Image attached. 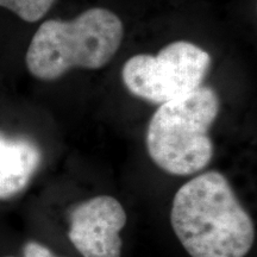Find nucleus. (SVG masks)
Returning <instances> with one entry per match:
<instances>
[{
  "mask_svg": "<svg viewBox=\"0 0 257 257\" xmlns=\"http://www.w3.org/2000/svg\"><path fill=\"white\" fill-rule=\"evenodd\" d=\"M170 223L192 257H244L255 227L223 174L207 172L176 192Z\"/></svg>",
  "mask_w": 257,
  "mask_h": 257,
  "instance_id": "1",
  "label": "nucleus"
},
{
  "mask_svg": "<svg viewBox=\"0 0 257 257\" xmlns=\"http://www.w3.org/2000/svg\"><path fill=\"white\" fill-rule=\"evenodd\" d=\"M124 27L110 10L92 8L72 21L49 19L30 42L25 62L32 76L54 81L74 68L100 69L120 48Z\"/></svg>",
  "mask_w": 257,
  "mask_h": 257,
  "instance_id": "2",
  "label": "nucleus"
},
{
  "mask_svg": "<svg viewBox=\"0 0 257 257\" xmlns=\"http://www.w3.org/2000/svg\"><path fill=\"white\" fill-rule=\"evenodd\" d=\"M219 108V96L207 86L161 104L147 128L150 159L173 175H191L204 169L213 156L208 133Z\"/></svg>",
  "mask_w": 257,
  "mask_h": 257,
  "instance_id": "3",
  "label": "nucleus"
},
{
  "mask_svg": "<svg viewBox=\"0 0 257 257\" xmlns=\"http://www.w3.org/2000/svg\"><path fill=\"white\" fill-rule=\"evenodd\" d=\"M211 62L210 54L197 44L175 41L157 55L130 57L121 69V79L131 94L161 105L200 87Z\"/></svg>",
  "mask_w": 257,
  "mask_h": 257,
  "instance_id": "4",
  "label": "nucleus"
},
{
  "mask_svg": "<svg viewBox=\"0 0 257 257\" xmlns=\"http://www.w3.org/2000/svg\"><path fill=\"white\" fill-rule=\"evenodd\" d=\"M126 220V212L115 198L88 199L70 212L69 240L83 257H120V231Z\"/></svg>",
  "mask_w": 257,
  "mask_h": 257,
  "instance_id": "5",
  "label": "nucleus"
},
{
  "mask_svg": "<svg viewBox=\"0 0 257 257\" xmlns=\"http://www.w3.org/2000/svg\"><path fill=\"white\" fill-rule=\"evenodd\" d=\"M40 148L25 137L0 133V199L17 195L29 185L41 165Z\"/></svg>",
  "mask_w": 257,
  "mask_h": 257,
  "instance_id": "6",
  "label": "nucleus"
},
{
  "mask_svg": "<svg viewBox=\"0 0 257 257\" xmlns=\"http://www.w3.org/2000/svg\"><path fill=\"white\" fill-rule=\"evenodd\" d=\"M56 0H0V6L29 23L43 18Z\"/></svg>",
  "mask_w": 257,
  "mask_h": 257,
  "instance_id": "7",
  "label": "nucleus"
},
{
  "mask_svg": "<svg viewBox=\"0 0 257 257\" xmlns=\"http://www.w3.org/2000/svg\"><path fill=\"white\" fill-rule=\"evenodd\" d=\"M24 257H59L51 252L43 244L37 242H28L23 248Z\"/></svg>",
  "mask_w": 257,
  "mask_h": 257,
  "instance_id": "8",
  "label": "nucleus"
},
{
  "mask_svg": "<svg viewBox=\"0 0 257 257\" xmlns=\"http://www.w3.org/2000/svg\"><path fill=\"white\" fill-rule=\"evenodd\" d=\"M6 257H12V256H6Z\"/></svg>",
  "mask_w": 257,
  "mask_h": 257,
  "instance_id": "9",
  "label": "nucleus"
}]
</instances>
